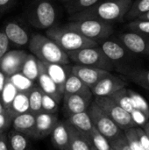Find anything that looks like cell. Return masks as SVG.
<instances>
[{
	"instance_id": "50",
	"label": "cell",
	"mask_w": 149,
	"mask_h": 150,
	"mask_svg": "<svg viewBox=\"0 0 149 150\" xmlns=\"http://www.w3.org/2000/svg\"><path fill=\"white\" fill-rule=\"evenodd\" d=\"M61 150H71L69 148H66V149H61Z\"/></svg>"
},
{
	"instance_id": "39",
	"label": "cell",
	"mask_w": 149,
	"mask_h": 150,
	"mask_svg": "<svg viewBox=\"0 0 149 150\" xmlns=\"http://www.w3.org/2000/svg\"><path fill=\"white\" fill-rule=\"evenodd\" d=\"M13 116L5 109L0 112V134L7 132L9 127L11 126Z\"/></svg>"
},
{
	"instance_id": "40",
	"label": "cell",
	"mask_w": 149,
	"mask_h": 150,
	"mask_svg": "<svg viewBox=\"0 0 149 150\" xmlns=\"http://www.w3.org/2000/svg\"><path fill=\"white\" fill-rule=\"evenodd\" d=\"M109 143H110L111 148L112 149V150H132L126 141L124 132L118 138L111 141Z\"/></svg>"
},
{
	"instance_id": "45",
	"label": "cell",
	"mask_w": 149,
	"mask_h": 150,
	"mask_svg": "<svg viewBox=\"0 0 149 150\" xmlns=\"http://www.w3.org/2000/svg\"><path fill=\"white\" fill-rule=\"evenodd\" d=\"M6 80H7V76L0 70V96H1L2 91L4 89V86L6 83Z\"/></svg>"
},
{
	"instance_id": "38",
	"label": "cell",
	"mask_w": 149,
	"mask_h": 150,
	"mask_svg": "<svg viewBox=\"0 0 149 150\" xmlns=\"http://www.w3.org/2000/svg\"><path fill=\"white\" fill-rule=\"evenodd\" d=\"M124 132V134L126 138V141L131 148L132 150H143L139 139H138V135L136 133V129L135 127H132V128H128Z\"/></svg>"
},
{
	"instance_id": "30",
	"label": "cell",
	"mask_w": 149,
	"mask_h": 150,
	"mask_svg": "<svg viewBox=\"0 0 149 150\" xmlns=\"http://www.w3.org/2000/svg\"><path fill=\"white\" fill-rule=\"evenodd\" d=\"M12 84L16 87L18 92H30L34 87V83L25 76L21 72L16 73L8 77Z\"/></svg>"
},
{
	"instance_id": "5",
	"label": "cell",
	"mask_w": 149,
	"mask_h": 150,
	"mask_svg": "<svg viewBox=\"0 0 149 150\" xmlns=\"http://www.w3.org/2000/svg\"><path fill=\"white\" fill-rule=\"evenodd\" d=\"M29 23L38 29H48L54 25L57 11L51 0H33L26 11Z\"/></svg>"
},
{
	"instance_id": "22",
	"label": "cell",
	"mask_w": 149,
	"mask_h": 150,
	"mask_svg": "<svg viewBox=\"0 0 149 150\" xmlns=\"http://www.w3.org/2000/svg\"><path fill=\"white\" fill-rule=\"evenodd\" d=\"M65 122L70 125L71 127L76 128L77 130L81 131L86 136L91 132V130L94 127L87 112H83L68 116L67 117V120Z\"/></svg>"
},
{
	"instance_id": "46",
	"label": "cell",
	"mask_w": 149,
	"mask_h": 150,
	"mask_svg": "<svg viewBox=\"0 0 149 150\" xmlns=\"http://www.w3.org/2000/svg\"><path fill=\"white\" fill-rule=\"evenodd\" d=\"M143 130L145 131V133L147 134V135H148V137L149 139V120L148 121H147V122L143 125Z\"/></svg>"
},
{
	"instance_id": "10",
	"label": "cell",
	"mask_w": 149,
	"mask_h": 150,
	"mask_svg": "<svg viewBox=\"0 0 149 150\" xmlns=\"http://www.w3.org/2000/svg\"><path fill=\"white\" fill-rule=\"evenodd\" d=\"M118 40L134 55L149 60V35L129 31L119 33Z\"/></svg>"
},
{
	"instance_id": "14",
	"label": "cell",
	"mask_w": 149,
	"mask_h": 150,
	"mask_svg": "<svg viewBox=\"0 0 149 150\" xmlns=\"http://www.w3.org/2000/svg\"><path fill=\"white\" fill-rule=\"evenodd\" d=\"M58 121V116L55 113H47L40 112V113L36 114L32 139L40 140L49 136Z\"/></svg>"
},
{
	"instance_id": "13",
	"label": "cell",
	"mask_w": 149,
	"mask_h": 150,
	"mask_svg": "<svg viewBox=\"0 0 149 150\" xmlns=\"http://www.w3.org/2000/svg\"><path fill=\"white\" fill-rule=\"evenodd\" d=\"M71 73L77 76L83 83H85L90 89L101 79L107 76L112 72L97 68L75 64L71 66Z\"/></svg>"
},
{
	"instance_id": "19",
	"label": "cell",
	"mask_w": 149,
	"mask_h": 150,
	"mask_svg": "<svg viewBox=\"0 0 149 150\" xmlns=\"http://www.w3.org/2000/svg\"><path fill=\"white\" fill-rule=\"evenodd\" d=\"M35 118L36 115L30 112L17 115L12 119V129L26 135L28 138H32Z\"/></svg>"
},
{
	"instance_id": "9",
	"label": "cell",
	"mask_w": 149,
	"mask_h": 150,
	"mask_svg": "<svg viewBox=\"0 0 149 150\" xmlns=\"http://www.w3.org/2000/svg\"><path fill=\"white\" fill-rule=\"evenodd\" d=\"M122 130L136 127L137 124L133 120L132 114L120 107L110 97H95L93 100Z\"/></svg>"
},
{
	"instance_id": "15",
	"label": "cell",
	"mask_w": 149,
	"mask_h": 150,
	"mask_svg": "<svg viewBox=\"0 0 149 150\" xmlns=\"http://www.w3.org/2000/svg\"><path fill=\"white\" fill-rule=\"evenodd\" d=\"M3 31L9 39L10 42L18 47H24L28 45L30 35L25 27L16 20H10L4 23Z\"/></svg>"
},
{
	"instance_id": "3",
	"label": "cell",
	"mask_w": 149,
	"mask_h": 150,
	"mask_svg": "<svg viewBox=\"0 0 149 150\" xmlns=\"http://www.w3.org/2000/svg\"><path fill=\"white\" fill-rule=\"evenodd\" d=\"M46 33L47 37L55 41L65 52L98 46L97 41L90 40L65 25H54L47 29Z\"/></svg>"
},
{
	"instance_id": "27",
	"label": "cell",
	"mask_w": 149,
	"mask_h": 150,
	"mask_svg": "<svg viewBox=\"0 0 149 150\" xmlns=\"http://www.w3.org/2000/svg\"><path fill=\"white\" fill-rule=\"evenodd\" d=\"M20 72L33 83L37 82L39 76V60L33 54H27Z\"/></svg>"
},
{
	"instance_id": "41",
	"label": "cell",
	"mask_w": 149,
	"mask_h": 150,
	"mask_svg": "<svg viewBox=\"0 0 149 150\" xmlns=\"http://www.w3.org/2000/svg\"><path fill=\"white\" fill-rule=\"evenodd\" d=\"M10 40L5 35L3 29H0V58L3 57L10 50Z\"/></svg>"
},
{
	"instance_id": "43",
	"label": "cell",
	"mask_w": 149,
	"mask_h": 150,
	"mask_svg": "<svg viewBox=\"0 0 149 150\" xmlns=\"http://www.w3.org/2000/svg\"><path fill=\"white\" fill-rule=\"evenodd\" d=\"M16 0H0V15L10 10Z\"/></svg>"
},
{
	"instance_id": "4",
	"label": "cell",
	"mask_w": 149,
	"mask_h": 150,
	"mask_svg": "<svg viewBox=\"0 0 149 150\" xmlns=\"http://www.w3.org/2000/svg\"><path fill=\"white\" fill-rule=\"evenodd\" d=\"M97 43L112 63L114 70L122 74L127 69L136 68L133 65L136 55L132 54L118 39H107Z\"/></svg>"
},
{
	"instance_id": "31",
	"label": "cell",
	"mask_w": 149,
	"mask_h": 150,
	"mask_svg": "<svg viewBox=\"0 0 149 150\" xmlns=\"http://www.w3.org/2000/svg\"><path fill=\"white\" fill-rule=\"evenodd\" d=\"M29 111L33 114H38L41 111V104H42V97L43 91L37 85L30 91L29 92Z\"/></svg>"
},
{
	"instance_id": "34",
	"label": "cell",
	"mask_w": 149,
	"mask_h": 150,
	"mask_svg": "<svg viewBox=\"0 0 149 150\" xmlns=\"http://www.w3.org/2000/svg\"><path fill=\"white\" fill-rule=\"evenodd\" d=\"M91 145L97 150H112L111 145L106 138H105L95 127L87 135Z\"/></svg>"
},
{
	"instance_id": "29",
	"label": "cell",
	"mask_w": 149,
	"mask_h": 150,
	"mask_svg": "<svg viewBox=\"0 0 149 150\" xmlns=\"http://www.w3.org/2000/svg\"><path fill=\"white\" fill-rule=\"evenodd\" d=\"M110 98L113 99L120 107H122L124 110H126L131 114L135 110L133 101L127 92V88H124L118 91L117 92L112 94Z\"/></svg>"
},
{
	"instance_id": "37",
	"label": "cell",
	"mask_w": 149,
	"mask_h": 150,
	"mask_svg": "<svg viewBox=\"0 0 149 150\" xmlns=\"http://www.w3.org/2000/svg\"><path fill=\"white\" fill-rule=\"evenodd\" d=\"M59 103L52 97L43 93L41 111L47 113H55L58 111Z\"/></svg>"
},
{
	"instance_id": "26",
	"label": "cell",
	"mask_w": 149,
	"mask_h": 150,
	"mask_svg": "<svg viewBox=\"0 0 149 150\" xmlns=\"http://www.w3.org/2000/svg\"><path fill=\"white\" fill-rule=\"evenodd\" d=\"M6 137L9 150H29L30 138L26 135L12 129L6 133Z\"/></svg>"
},
{
	"instance_id": "23",
	"label": "cell",
	"mask_w": 149,
	"mask_h": 150,
	"mask_svg": "<svg viewBox=\"0 0 149 150\" xmlns=\"http://www.w3.org/2000/svg\"><path fill=\"white\" fill-rule=\"evenodd\" d=\"M68 135H69V149L71 150H90L91 143L88 137L77 130L76 128L71 127L68 124Z\"/></svg>"
},
{
	"instance_id": "42",
	"label": "cell",
	"mask_w": 149,
	"mask_h": 150,
	"mask_svg": "<svg viewBox=\"0 0 149 150\" xmlns=\"http://www.w3.org/2000/svg\"><path fill=\"white\" fill-rule=\"evenodd\" d=\"M135 129H136V133L138 135L139 142H140L143 150H149V139L147 134L145 133V131L141 127H136Z\"/></svg>"
},
{
	"instance_id": "17",
	"label": "cell",
	"mask_w": 149,
	"mask_h": 150,
	"mask_svg": "<svg viewBox=\"0 0 149 150\" xmlns=\"http://www.w3.org/2000/svg\"><path fill=\"white\" fill-rule=\"evenodd\" d=\"M64 110L67 117L73 114L87 112L90 105L92 102V98H87L82 95H63Z\"/></svg>"
},
{
	"instance_id": "33",
	"label": "cell",
	"mask_w": 149,
	"mask_h": 150,
	"mask_svg": "<svg viewBox=\"0 0 149 150\" xmlns=\"http://www.w3.org/2000/svg\"><path fill=\"white\" fill-rule=\"evenodd\" d=\"M127 92L133 101L134 109L139 111L146 119L147 121L149 120V106L147 101L137 92H135L133 90L127 89Z\"/></svg>"
},
{
	"instance_id": "47",
	"label": "cell",
	"mask_w": 149,
	"mask_h": 150,
	"mask_svg": "<svg viewBox=\"0 0 149 150\" xmlns=\"http://www.w3.org/2000/svg\"><path fill=\"white\" fill-rule=\"evenodd\" d=\"M138 18H142V19H148V20H149V11L148 12H147L146 14L142 15L141 17Z\"/></svg>"
},
{
	"instance_id": "16",
	"label": "cell",
	"mask_w": 149,
	"mask_h": 150,
	"mask_svg": "<svg viewBox=\"0 0 149 150\" xmlns=\"http://www.w3.org/2000/svg\"><path fill=\"white\" fill-rule=\"evenodd\" d=\"M37 82L43 93L52 97L58 103L61 102L63 98V93L60 91L55 83L50 78L40 61H39V76Z\"/></svg>"
},
{
	"instance_id": "18",
	"label": "cell",
	"mask_w": 149,
	"mask_h": 150,
	"mask_svg": "<svg viewBox=\"0 0 149 150\" xmlns=\"http://www.w3.org/2000/svg\"><path fill=\"white\" fill-rule=\"evenodd\" d=\"M47 73L50 78L55 83L60 91L63 93L64 83L68 76L71 74V66L69 64L60 63H47L42 62Z\"/></svg>"
},
{
	"instance_id": "11",
	"label": "cell",
	"mask_w": 149,
	"mask_h": 150,
	"mask_svg": "<svg viewBox=\"0 0 149 150\" xmlns=\"http://www.w3.org/2000/svg\"><path fill=\"white\" fill-rule=\"evenodd\" d=\"M126 86L127 82L126 80L111 73L90 88V91L95 97H111L118 91L126 88Z\"/></svg>"
},
{
	"instance_id": "25",
	"label": "cell",
	"mask_w": 149,
	"mask_h": 150,
	"mask_svg": "<svg viewBox=\"0 0 149 150\" xmlns=\"http://www.w3.org/2000/svg\"><path fill=\"white\" fill-rule=\"evenodd\" d=\"M29 92H18L7 111L13 116L25 113L29 111Z\"/></svg>"
},
{
	"instance_id": "36",
	"label": "cell",
	"mask_w": 149,
	"mask_h": 150,
	"mask_svg": "<svg viewBox=\"0 0 149 150\" xmlns=\"http://www.w3.org/2000/svg\"><path fill=\"white\" fill-rule=\"evenodd\" d=\"M126 27L130 32L149 35V20L148 19H133L127 24Z\"/></svg>"
},
{
	"instance_id": "49",
	"label": "cell",
	"mask_w": 149,
	"mask_h": 150,
	"mask_svg": "<svg viewBox=\"0 0 149 150\" xmlns=\"http://www.w3.org/2000/svg\"><path fill=\"white\" fill-rule=\"evenodd\" d=\"M90 150H97V149H95V148H94V147L91 145V147H90Z\"/></svg>"
},
{
	"instance_id": "44",
	"label": "cell",
	"mask_w": 149,
	"mask_h": 150,
	"mask_svg": "<svg viewBox=\"0 0 149 150\" xmlns=\"http://www.w3.org/2000/svg\"><path fill=\"white\" fill-rule=\"evenodd\" d=\"M0 150H9L6 133L0 134Z\"/></svg>"
},
{
	"instance_id": "20",
	"label": "cell",
	"mask_w": 149,
	"mask_h": 150,
	"mask_svg": "<svg viewBox=\"0 0 149 150\" xmlns=\"http://www.w3.org/2000/svg\"><path fill=\"white\" fill-rule=\"evenodd\" d=\"M82 95L87 98H92L93 95L90 89L83 83L77 76L72 73L68 76L64 87H63V95Z\"/></svg>"
},
{
	"instance_id": "6",
	"label": "cell",
	"mask_w": 149,
	"mask_h": 150,
	"mask_svg": "<svg viewBox=\"0 0 149 150\" xmlns=\"http://www.w3.org/2000/svg\"><path fill=\"white\" fill-rule=\"evenodd\" d=\"M64 25L97 42L109 39L114 32L112 24L97 19L70 20Z\"/></svg>"
},
{
	"instance_id": "51",
	"label": "cell",
	"mask_w": 149,
	"mask_h": 150,
	"mask_svg": "<svg viewBox=\"0 0 149 150\" xmlns=\"http://www.w3.org/2000/svg\"></svg>"
},
{
	"instance_id": "2",
	"label": "cell",
	"mask_w": 149,
	"mask_h": 150,
	"mask_svg": "<svg viewBox=\"0 0 149 150\" xmlns=\"http://www.w3.org/2000/svg\"><path fill=\"white\" fill-rule=\"evenodd\" d=\"M29 50L39 61L47 63L69 64L67 53L52 39L41 33H33L28 43Z\"/></svg>"
},
{
	"instance_id": "28",
	"label": "cell",
	"mask_w": 149,
	"mask_h": 150,
	"mask_svg": "<svg viewBox=\"0 0 149 150\" xmlns=\"http://www.w3.org/2000/svg\"><path fill=\"white\" fill-rule=\"evenodd\" d=\"M148 11L149 0H135L132 3L125 18L128 20H133Z\"/></svg>"
},
{
	"instance_id": "32",
	"label": "cell",
	"mask_w": 149,
	"mask_h": 150,
	"mask_svg": "<svg viewBox=\"0 0 149 150\" xmlns=\"http://www.w3.org/2000/svg\"><path fill=\"white\" fill-rule=\"evenodd\" d=\"M18 91L16 89V87L12 84V83L7 77L6 83L4 86V89L0 96V103L5 110L9 108L10 105L11 104L12 100L14 99L15 96L18 94Z\"/></svg>"
},
{
	"instance_id": "1",
	"label": "cell",
	"mask_w": 149,
	"mask_h": 150,
	"mask_svg": "<svg viewBox=\"0 0 149 150\" xmlns=\"http://www.w3.org/2000/svg\"><path fill=\"white\" fill-rule=\"evenodd\" d=\"M133 0H101L93 6L72 14L69 20L97 19L110 24L125 18Z\"/></svg>"
},
{
	"instance_id": "8",
	"label": "cell",
	"mask_w": 149,
	"mask_h": 150,
	"mask_svg": "<svg viewBox=\"0 0 149 150\" xmlns=\"http://www.w3.org/2000/svg\"><path fill=\"white\" fill-rule=\"evenodd\" d=\"M87 112L91 120L93 127L106 138L109 142L123 134V131L94 101L90 105Z\"/></svg>"
},
{
	"instance_id": "24",
	"label": "cell",
	"mask_w": 149,
	"mask_h": 150,
	"mask_svg": "<svg viewBox=\"0 0 149 150\" xmlns=\"http://www.w3.org/2000/svg\"><path fill=\"white\" fill-rule=\"evenodd\" d=\"M129 81L149 91V69L133 68L122 73Z\"/></svg>"
},
{
	"instance_id": "7",
	"label": "cell",
	"mask_w": 149,
	"mask_h": 150,
	"mask_svg": "<svg viewBox=\"0 0 149 150\" xmlns=\"http://www.w3.org/2000/svg\"><path fill=\"white\" fill-rule=\"evenodd\" d=\"M70 62L75 64L97 68L109 72L114 70V67L99 46L85 47L75 51L66 52Z\"/></svg>"
},
{
	"instance_id": "21",
	"label": "cell",
	"mask_w": 149,
	"mask_h": 150,
	"mask_svg": "<svg viewBox=\"0 0 149 150\" xmlns=\"http://www.w3.org/2000/svg\"><path fill=\"white\" fill-rule=\"evenodd\" d=\"M51 139L54 146L59 149L69 148V135L68 124L64 121H58L51 133Z\"/></svg>"
},
{
	"instance_id": "48",
	"label": "cell",
	"mask_w": 149,
	"mask_h": 150,
	"mask_svg": "<svg viewBox=\"0 0 149 150\" xmlns=\"http://www.w3.org/2000/svg\"><path fill=\"white\" fill-rule=\"evenodd\" d=\"M73 0H61V2L62 3V4L63 5H66L67 4H68V3H70V2H72Z\"/></svg>"
},
{
	"instance_id": "12",
	"label": "cell",
	"mask_w": 149,
	"mask_h": 150,
	"mask_svg": "<svg viewBox=\"0 0 149 150\" xmlns=\"http://www.w3.org/2000/svg\"><path fill=\"white\" fill-rule=\"evenodd\" d=\"M27 53L21 49L9 50L0 58V70L7 76L20 72Z\"/></svg>"
},
{
	"instance_id": "35",
	"label": "cell",
	"mask_w": 149,
	"mask_h": 150,
	"mask_svg": "<svg viewBox=\"0 0 149 150\" xmlns=\"http://www.w3.org/2000/svg\"><path fill=\"white\" fill-rule=\"evenodd\" d=\"M99 1L101 0H73L64 6L68 13L72 15L93 6Z\"/></svg>"
}]
</instances>
